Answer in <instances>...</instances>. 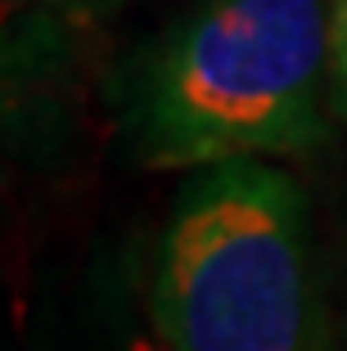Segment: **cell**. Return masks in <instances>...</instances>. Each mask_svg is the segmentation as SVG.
I'll return each mask as SVG.
<instances>
[{
    "label": "cell",
    "instance_id": "4",
    "mask_svg": "<svg viewBox=\"0 0 347 351\" xmlns=\"http://www.w3.org/2000/svg\"><path fill=\"white\" fill-rule=\"evenodd\" d=\"M54 5H72V10H95V5H104V0H54Z\"/></svg>",
    "mask_w": 347,
    "mask_h": 351
},
{
    "label": "cell",
    "instance_id": "2",
    "mask_svg": "<svg viewBox=\"0 0 347 351\" xmlns=\"http://www.w3.org/2000/svg\"><path fill=\"white\" fill-rule=\"evenodd\" d=\"M149 333L158 351H311V217L284 167H199L158 243Z\"/></svg>",
    "mask_w": 347,
    "mask_h": 351
},
{
    "label": "cell",
    "instance_id": "3",
    "mask_svg": "<svg viewBox=\"0 0 347 351\" xmlns=\"http://www.w3.org/2000/svg\"><path fill=\"white\" fill-rule=\"evenodd\" d=\"M334 108L347 117V0H334Z\"/></svg>",
    "mask_w": 347,
    "mask_h": 351
},
{
    "label": "cell",
    "instance_id": "1",
    "mask_svg": "<svg viewBox=\"0 0 347 351\" xmlns=\"http://www.w3.org/2000/svg\"><path fill=\"white\" fill-rule=\"evenodd\" d=\"M334 104V0H199L126 90V140L158 171L306 154Z\"/></svg>",
    "mask_w": 347,
    "mask_h": 351
}]
</instances>
